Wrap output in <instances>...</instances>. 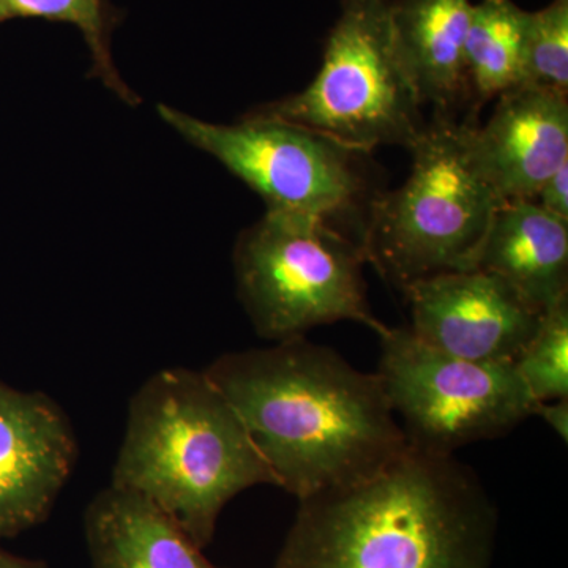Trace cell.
I'll list each match as a JSON object with an SVG mask.
<instances>
[{"label":"cell","mask_w":568,"mask_h":568,"mask_svg":"<svg viewBox=\"0 0 568 568\" xmlns=\"http://www.w3.org/2000/svg\"><path fill=\"white\" fill-rule=\"evenodd\" d=\"M204 373L298 500L364 481L409 447L376 373L306 336L220 355Z\"/></svg>","instance_id":"obj_1"},{"label":"cell","mask_w":568,"mask_h":568,"mask_svg":"<svg viewBox=\"0 0 568 568\" xmlns=\"http://www.w3.org/2000/svg\"><path fill=\"white\" fill-rule=\"evenodd\" d=\"M497 526L470 467L409 446L364 481L298 500L275 568H489Z\"/></svg>","instance_id":"obj_2"},{"label":"cell","mask_w":568,"mask_h":568,"mask_svg":"<svg viewBox=\"0 0 568 568\" xmlns=\"http://www.w3.org/2000/svg\"><path fill=\"white\" fill-rule=\"evenodd\" d=\"M111 485L173 518L200 548L230 500L275 485L233 405L204 369H162L132 396Z\"/></svg>","instance_id":"obj_3"},{"label":"cell","mask_w":568,"mask_h":568,"mask_svg":"<svg viewBox=\"0 0 568 568\" xmlns=\"http://www.w3.org/2000/svg\"><path fill=\"white\" fill-rule=\"evenodd\" d=\"M433 119L409 149L413 168L399 189L366 205L362 250L386 282L405 291L432 276L477 268L504 203L470 151V125Z\"/></svg>","instance_id":"obj_4"},{"label":"cell","mask_w":568,"mask_h":568,"mask_svg":"<svg viewBox=\"0 0 568 568\" xmlns=\"http://www.w3.org/2000/svg\"><path fill=\"white\" fill-rule=\"evenodd\" d=\"M237 294L254 331L280 343L354 321L386 331L366 298L362 246L310 213L267 211L235 242Z\"/></svg>","instance_id":"obj_5"},{"label":"cell","mask_w":568,"mask_h":568,"mask_svg":"<svg viewBox=\"0 0 568 568\" xmlns=\"http://www.w3.org/2000/svg\"><path fill=\"white\" fill-rule=\"evenodd\" d=\"M422 110L396 44L392 0H339L315 80L248 114L293 123L372 155L383 145L409 151L426 126Z\"/></svg>","instance_id":"obj_6"},{"label":"cell","mask_w":568,"mask_h":568,"mask_svg":"<svg viewBox=\"0 0 568 568\" xmlns=\"http://www.w3.org/2000/svg\"><path fill=\"white\" fill-rule=\"evenodd\" d=\"M160 118L263 197L267 211L310 213L342 227L362 246L369 189L368 153L276 119L246 114L219 125L159 104ZM364 252V250H362Z\"/></svg>","instance_id":"obj_7"},{"label":"cell","mask_w":568,"mask_h":568,"mask_svg":"<svg viewBox=\"0 0 568 568\" xmlns=\"http://www.w3.org/2000/svg\"><path fill=\"white\" fill-rule=\"evenodd\" d=\"M376 375L407 446L437 455L503 437L534 417L537 402L507 362H473L387 327Z\"/></svg>","instance_id":"obj_8"},{"label":"cell","mask_w":568,"mask_h":568,"mask_svg":"<svg viewBox=\"0 0 568 568\" xmlns=\"http://www.w3.org/2000/svg\"><path fill=\"white\" fill-rule=\"evenodd\" d=\"M403 294L409 302L413 335L465 361L514 364L545 315L480 268L420 280Z\"/></svg>","instance_id":"obj_9"},{"label":"cell","mask_w":568,"mask_h":568,"mask_svg":"<svg viewBox=\"0 0 568 568\" xmlns=\"http://www.w3.org/2000/svg\"><path fill=\"white\" fill-rule=\"evenodd\" d=\"M77 458L62 407L43 392L0 381V538L20 536L50 515Z\"/></svg>","instance_id":"obj_10"},{"label":"cell","mask_w":568,"mask_h":568,"mask_svg":"<svg viewBox=\"0 0 568 568\" xmlns=\"http://www.w3.org/2000/svg\"><path fill=\"white\" fill-rule=\"evenodd\" d=\"M474 159L500 200H534L568 162V95L523 84L497 97L485 125L469 132Z\"/></svg>","instance_id":"obj_11"},{"label":"cell","mask_w":568,"mask_h":568,"mask_svg":"<svg viewBox=\"0 0 568 568\" xmlns=\"http://www.w3.org/2000/svg\"><path fill=\"white\" fill-rule=\"evenodd\" d=\"M470 0H392V24L403 65L433 119L457 121L469 104L466 40Z\"/></svg>","instance_id":"obj_12"},{"label":"cell","mask_w":568,"mask_h":568,"mask_svg":"<svg viewBox=\"0 0 568 568\" xmlns=\"http://www.w3.org/2000/svg\"><path fill=\"white\" fill-rule=\"evenodd\" d=\"M477 268L497 276L538 312L568 297V223L532 200L499 205Z\"/></svg>","instance_id":"obj_13"},{"label":"cell","mask_w":568,"mask_h":568,"mask_svg":"<svg viewBox=\"0 0 568 568\" xmlns=\"http://www.w3.org/2000/svg\"><path fill=\"white\" fill-rule=\"evenodd\" d=\"M84 534L92 568H219L151 500L111 484L89 504Z\"/></svg>","instance_id":"obj_14"},{"label":"cell","mask_w":568,"mask_h":568,"mask_svg":"<svg viewBox=\"0 0 568 568\" xmlns=\"http://www.w3.org/2000/svg\"><path fill=\"white\" fill-rule=\"evenodd\" d=\"M526 24L528 11L514 0L474 3L466 40L469 121L477 122L485 103L525 84Z\"/></svg>","instance_id":"obj_15"},{"label":"cell","mask_w":568,"mask_h":568,"mask_svg":"<svg viewBox=\"0 0 568 568\" xmlns=\"http://www.w3.org/2000/svg\"><path fill=\"white\" fill-rule=\"evenodd\" d=\"M17 18H43L74 26L84 37L92 59V77L114 92L122 102H140L122 81L111 54V37L119 13L111 0H7Z\"/></svg>","instance_id":"obj_16"},{"label":"cell","mask_w":568,"mask_h":568,"mask_svg":"<svg viewBox=\"0 0 568 568\" xmlns=\"http://www.w3.org/2000/svg\"><path fill=\"white\" fill-rule=\"evenodd\" d=\"M514 365L537 403L568 398V297L545 312Z\"/></svg>","instance_id":"obj_17"},{"label":"cell","mask_w":568,"mask_h":568,"mask_svg":"<svg viewBox=\"0 0 568 568\" xmlns=\"http://www.w3.org/2000/svg\"><path fill=\"white\" fill-rule=\"evenodd\" d=\"M525 84L568 93V0L528 11Z\"/></svg>","instance_id":"obj_18"},{"label":"cell","mask_w":568,"mask_h":568,"mask_svg":"<svg viewBox=\"0 0 568 568\" xmlns=\"http://www.w3.org/2000/svg\"><path fill=\"white\" fill-rule=\"evenodd\" d=\"M532 201L549 215L568 223V162L549 175Z\"/></svg>","instance_id":"obj_19"},{"label":"cell","mask_w":568,"mask_h":568,"mask_svg":"<svg viewBox=\"0 0 568 568\" xmlns=\"http://www.w3.org/2000/svg\"><path fill=\"white\" fill-rule=\"evenodd\" d=\"M559 436L564 444L568 440V398L537 403L536 414Z\"/></svg>","instance_id":"obj_20"},{"label":"cell","mask_w":568,"mask_h":568,"mask_svg":"<svg viewBox=\"0 0 568 568\" xmlns=\"http://www.w3.org/2000/svg\"><path fill=\"white\" fill-rule=\"evenodd\" d=\"M0 568H48L41 560L20 558L0 549Z\"/></svg>","instance_id":"obj_21"},{"label":"cell","mask_w":568,"mask_h":568,"mask_svg":"<svg viewBox=\"0 0 568 568\" xmlns=\"http://www.w3.org/2000/svg\"><path fill=\"white\" fill-rule=\"evenodd\" d=\"M14 11L11 10L10 3L7 0H0V22L13 20Z\"/></svg>","instance_id":"obj_22"}]
</instances>
